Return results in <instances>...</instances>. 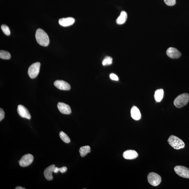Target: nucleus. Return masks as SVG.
Here are the masks:
<instances>
[{
  "instance_id": "6e6552de",
  "label": "nucleus",
  "mask_w": 189,
  "mask_h": 189,
  "mask_svg": "<svg viewBox=\"0 0 189 189\" xmlns=\"http://www.w3.org/2000/svg\"><path fill=\"white\" fill-rule=\"evenodd\" d=\"M17 112L21 117L27 118L28 119H31V115L28 110L23 105H19L18 106Z\"/></svg>"
},
{
  "instance_id": "ddd939ff",
  "label": "nucleus",
  "mask_w": 189,
  "mask_h": 189,
  "mask_svg": "<svg viewBox=\"0 0 189 189\" xmlns=\"http://www.w3.org/2000/svg\"><path fill=\"white\" fill-rule=\"evenodd\" d=\"M138 154L135 151L128 150L125 151L123 154V157L125 159L132 160L137 158Z\"/></svg>"
},
{
  "instance_id": "9d476101",
  "label": "nucleus",
  "mask_w": 189,
  "mask_h": 189,
  "mask_svg": "<svg viewBox=\"0 0 189 189\" xmlns=\"http://www.w3.org/2000/svg\"><path fill=\"white\" fill-rule=\"evenodd\" d=\"M166 54L169 57L173 59L179 58L181 55V53L177 49L173 47H170L167 49Z\"/></svg>"
},
{
  "instance_id": "412c9836",
  "label": "nucleus",
  "mask_w": 189,
  "mask_h": 189,
  "mask_svg": "<svg viewBox=\"0 0 189 189\" xmlns=\"http://www.w3.org/2000/svg\"><path fill=\"white\" fill-rule=\"evenodd\" d=\"M113 62V59L111 57L107 56L105 57V58L103 60L102 65L105 66L109 65H111Z\"/></svg>"
},
{
  "instance_id": "bb28decb",
  "label": "nucleus",
  "mask_w": 189,
  "mask_h": 189,
  "mask_svg": "<svg viewBox=\"0 0 189 189\" xmlns=\"http://www.w3.org/2000/svg\"><path fill=\"white\" fill-rule=\"evenodd\" d=\"M16 189H25V188H23V187L21 186H18L16 187L15 188Z\"/></svg>"
},
{
  "instance_id": "423d86ee",
  "label": "nucleus",
  "mask_w": 189,
  "mask_h": 189,
  "mask_svg": "<svg viewBox=\"0 0 189 189\" xmlns=\"http://www.w3.org/2000/svg\"><path fill=\"white\" fill-rule=\"evenodd\" d=\"M174 170L177 175L184 178L189 179V169L184 166H177Z\"/></svg>"
},
{
  "instance_id": "6ab92c4d",
  "label": "nucleus",
  "mask_w": 189,
  "mask_h": 189,
  "mask_svg": "<svg viewBox=\"0 0 189 189\" xmlns=\"http://www.w3.org/2000/svg\"><path fill=\"white\" fill-rule=\"evenodd\" d=\"M59 136H60L61 139L63 142L66 143H69L70 142V138L63 131H61L60 132Z\"/></svg>"
},
{
  "instance_id": "f8f14e48",
  "label": "nucleus",
  "mask_w": 189,
  "mask_h": 189,
  "mask_svg": "<svg viewBox=\"0 0 189 189\" xmlns=\"http://www.w3.org/2000/svg\"><path fill=\"white\" fill-rule=\"evenodd\" d=\"M75 20L73 18L67 17L59 19V24L63 27H68L73 25Z\"/></svg>"
},
{
  "instance_id": "b1692460",
  "label": "nucleus",
  "mask_w": 189,
  "mask_h": 189,
  "mask_svg": "<svg viewBox=\"0 0 189 189\" xmlns=\"http://www.w3.org/2000/svg\"><path fill=\"white\" fill-rule=\"evenodd\" d=\"M164 1L166 4L170 6H173L176 3L175 0H164Z\"/></svg>"
},
{
  "instance_id": "dca6fc26",
  "label": "nucleus",
  "mask_w": 189,
  "mask_h": 189,
  "mask_svg": "<svg viewBox=\"0 0 189 189\" xmlns=\"http://www.w3.org/2000/svg\"><path fill=\"white\" fill-rule=\"evenodd\" d=\"M128 17L127 13L125 11H121L120 15L116 20V23L118 25H121L126 23Z\"/></svg>"
},
{
  "instance_id": "a211bd4d",
  "label": "nucleus",
  "mask_w": 189,
  "mask_h": 189,
  "mask_svg": "<svg viewBox=\"0 0 189 189\" xmlns=\"http://www.w3.org/2000/svg\"><path fill=\"white\" fill-rule=\"evenodd\" d=\"M91 151L89 146H85L80 148L79 150L80 155L82 157H84Z\"/></svg>"
},
{
  "instance_id": "0eeeda50",
  "label": "nucleus",
  "mask_w": 189,
  "mask_h": 189,
  "mask_svg": "<svg viewBox=\"0 0 189 189\" xmlns=\"http://www.w3.org/2000/svg\"><path fill=\"white\" fill-rule=\"evenodd\" d=\"M34 159L33 156L31 154H26L23 156L19 161V165L22 167L27 166L32 163Z\"/></svg>"
},
{
  "instance_id": "f3484780",
  "label": "nucleus",
  "mask_w": 189,
  "mask_h": 189,
  "mask_svg": "<svg viewBox=\"0 0 189 189\" xmlns=\"http://www.w3.org/2000/svg\"><path fill=\"white\" fill-rule=\"evenodd\" d=\"M164 94V90L162 89L156 90L154 95L156 101L157 102H161L163 98Z\"/></svg>"
},
{
  "instance_id": "2eb2a0df",
  "label": "nucleus",
  "mask_w": 189,
  "mask_h": 189,
  "mask_svg": "<svg viewBox=\"0 0 189 189\" xmlns=\"http://www.w3.org/2000/svg\"><path fill=\"white\" fill-rule=\"evenodd\" d=\"M131 117L135 120L138 121L141 119V114L139 108L136 106H133L131 110Z\"/></svg>"
},
{
  "instance_id": "a878e982",
  "label": "nucleus",
  "mask_w": 189,
  "mask_h": 189,
  "mask_svg": "<svg viewBox=\"0 0 189 189\" xmlns=\"http://www.w3.org/2000/svg\"><path fill=\"white\" fill-rule=\"evenodd\" d=\"M5 116V112L1 108L0 109V121H1L4 119Z\"/></svg>"
},
{
  "instance_id": "f257e3e1",
  "label": "nucleus",
  "mask_w": 189,
  "mask_h": 189,
  "mask_svg": "<svg viewBox=\"0 0 189 189\" xmlns=\"http://www.w3.org/2000/svg\"><path fill=\"white\" fill-rule=\"evenodd\" d=\"M35 38L38 44L43 46H47L50 43V39L47 34L42 29H39L36 31Z\"/></svg>"
},
{
  "instance_id": "4be33fe9",
  "label": "nucleus",
  "mask_w": 189,
  "mask_h": 189,
  "mask_svg": "<svg viewBox=\"0 0 189 189\" xmlns=\"http://www.w3.org/2000/svg\"><path fill=\"white\" fill-rule=\"evenodd\" d=\"M1 27L3 32L6 35H9L10 34V31L9 27L5 25H2Z\"/></svg>"
},
{
  "instance_id": "5701e85b",
  "label": "nucleus",
  "mask_w": 189,
  "mask_h": 189,
  "mask_svg": "<svg viewBox=\"0 0 189 189\" xmlns=\"http://www.w3.org/2000/svg\"><path fill=\"white\" fill-rule=\"evenodd\" d=\"M67 169V167L65 166L62 167L60 168L55 167V169H54L53 172L55 173H57L59 171L61 172V173H64L66 171Z\"/></svg>"
},
{
  "instance_id": "9b49d317",
  "label": "nucleus",
  "mask_w": 189,
  "mask_h": 189,
  "mask_svg": "<svg viewBox=\"0 0 189 189\" xmlns=\"http://www.w3.org/2000/svg\"><path fill=\"white\" fill-rule=\"evenodd\" d=\"M57 107L60 112L63 114L69 115L72 113L70 106L65 103L59 102L57 104Z\"/></svg>"
},
{
  "instance_id": "aec40b11",
  "label": "nucleus",
  "mask_w": 189,
  "mask_h": 189,
  "mask_svg": "<svg viewBox=\"0 0 189 189\" xmlns=\"http://www.w3.org/2000/svg\"><path fill=\"white\" fill-rule=\"evenodd\" d=\"M11 55L9 52L4 50L0 51V58L1 59L8 60L11 58Z\"/></svg>"
},
{
  "instance_id": "f03ea898",
  "label": "nucleus",
  "mask_w": 189,
  "mask_h": 189,
  "mask_svg": "<svg viewBox=\"0 0 189 189\" xmlns=\"http://www.w3.org/2000/svg\"><path fill=\"white\" fill-rule=\"evenodd\" d=\"M189 101V95L187 93H184L179 95L175 98L174 104L176 107L181 108L187 104Z\"/></svg>"
},
{
  "instance_id": "393cba45",
  "label": "nucleus",
  "mask_w": 189,
  "mask_h": 189,
  "mask_svg": "<svg viewBox=\"0 0 189 189\" xmlns=\"http://www.w3.org/2000/svg\"><path fill=\"white\" fill-rule=\"evenodd\" d=\"M110 78L111 79L113 80L117 81L119 80L118 77L114 74H111L110 75Z\"/></svg>"
},
{
  "instance_id": "7ed1b4c3",
  "label": "nucleus",
  "mask_w": 189,
  "mask_h": 189,
  "mask_svg": "<svg viewBox=\"0 0 189 189\" xmlns=\"http://www.w3.org/2000/svg\"><path fill=\"white\" fill-rule=\"evenodd\" d=\"M168 142L169 144L175 149H183L185 147V144L183 141L175 136H170L168 140Z\"/></svg>"
},
{
  "instance_id": "20e7f679",
  "label": "nucleus",
  "mask_w": 189,
  "mask_h": 189,
  "mask_svg": "<svg viewBox=\"0 0 189 189\" xmlns=\"http://www.w3.org/2000/svg\"><path fill=\"white\" fill-rule=\"evenodd\" d=\"M40 62H35L29 67L28 70V74L31 78H34L37 77L40 71Z\"/></svg>"
},
{
  "instance_id": "1a4fd4ad",
  "label": "nucleus",
  "mask_w": 189,
  "mask_h": 189,
  "mask_svg": "<svg viewBox=\"0 0 189 189\" xmlns=\"http://www.w3.org/2000/svg\"><path fill=\"white\" fill-rule=\"evenodd\" d=\"M54 85L59 89L64 90H68L70 89V84L63 80H57L54 83Z\"/></svg>"
},
{
  "instance_id": "39448f33",
  "label": "nucleus",
  "mask_w": 189,
  "mask_h": 189,
  "mask_svg": "<svg viewBox=\"0 0 189 189\" xmlns=\"http://www.w3.org/2000/svg\"><path fill=\"white\" fill-rule=\"evenodd\" d=\"M147 180L149 184L154 186L159 185L162 181V178L160 176L154 172H151L149 174Z\"/></svg>"
},
{
  "instance_id": "4468645a",
  "label": "nucleus",
  "mask_w": 189,
  "mask_h": 189,
  "mask_svg": "<svg viewBox=\"0 0 189 189\" xmlns=\"http://www.w3.org/2000/svg\"><path fill=\"white\" fill-rule=\"evenodd\" d=\"M55 167V165H52L46 168L44 172V175L46 179L48 180H51L53 179L52 173L53 172L54 169Z\"/></svg>"
}]
</instances>
